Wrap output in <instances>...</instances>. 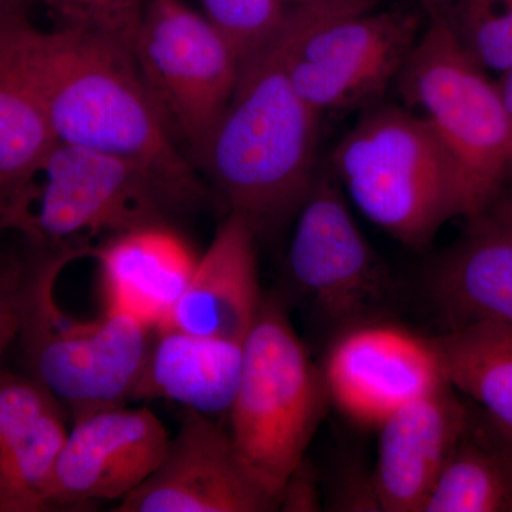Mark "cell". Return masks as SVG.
Wrapping results in <instances>:
<instances>
[{
    "mask_svg": "<svg viewBox=\"0 0 512 512\" xmlns=\"http://www.w3.org/2000/svg\"><path fill=\"white\" fill-rule=\"evenodd\" d=\"M427 22L419 0L355 15L289 9L275 40L293 86L320 116L362 113L394 87Z\"/></svg>",
    "mask_w": 512,
    "mask_h": 512,
    "instance_id": "cell-7",
    "label": "cell"
},
{
    "mask_svg": "<svg viewBox=\"0 0 512 512\" xmlns=\"http://www.w3.org/2000/svg\"><path fill=\"white\" fill-rule=\"evenodd\" d=\"M205 16L227 37L241 64L274 42L284 25L282 0H202Z\"/></svg>",
    "mask_w": 512,
    "mask_h": 512,
    "instance_id": "cell-24",
    "label": "cell"
},
{
    "mask_svg": "<svg viewBox=\"0 0 512 512\" xmlns=\"http://www.w3.org/2000/svg\"><path fill=\"white\" fill-rule=\"evenodd\" d=\"M427 19L446 30L485 72L512 66V0H419Z\"/></svg>",
    "mask_w": 512,
    "mask_h": 512,
    "instance_id": "cell-23",
    "label": "cell"
},
{
    "mask_svg": "<svg viewBox=\"0 0 512 512\" xmlns=\"http://www.w3.org/2000/svg\"><path fill=\"white\" fill-rule=\"evenodd\" d=\"M328 163L357 210L404 247H429L444 224L467 218L460 161L406 106L382 101L362 111Z\"/></svg>",
    "mask_w": 512,
    "mask_h": 512,
    "instance_id": "cell-3",
    "label": "cell"
},
{
    "mask_svg": "<svg viewBox=\"0 0 512 512\" xmlns=\"http://www.w3.org/2000/svg\"><path fill=\"white\" fill-rule=\"evenodd\" d=\"M286 9H301L326 16L355 15L380 8L386 0H282Z\"/></svg>",
    "mask_w": 512,
    "mask_h": 512,
    "instance_id": "cell-27",
    "label": "cell"
},
{
    "mask_svg": "<svg viewBox=\"0 0 512 512\" xmlns=\"http://www.w3.org/2000/svg\"><path fill=\"white\" fill-rule=\"evenodd\" d=\"M106 311L124 313L157 329L197 269L200 256L171 224L144 225L94 249Z\"/></svg>",
    "mask_w": 512,
    "mask_h": 512,
    "instance_id": "cell-17",
    "label": "cell"
},
{
    "mask_svg": "<svg viewBox=\"0 0 512 512\" xmlns=\"http://www.w3.org/2000/svg\"><path fill=\"white\" fill-rule=\"evenodd\" d=\"M330 403L322 366L313 363L284 303L265 295L244 343V367L229 410L242 461L279 500Z\"/></svg>",
    "mask_w": 512,
    "mask_h": 512,
    "instance_id": "cell-6",
    "label": "cell"
},
{
    "mask_svg": "<svg viewBox=\"0 0 512 512\" xmlns=\"http://www.w3.org/2000/svg\"><path fill=\"white\" fill-rule=\"evenodd\" d=\"M495 84H497L498 93H500L505 109L512 117V66L500 73V79Z\"/></svg>",
    "mask_w": 512,
    "mask_h": 512,
    "instance_id": "cell-30",
    "label": "cell"
},
{
    "mask_svg": "<svg viewBox=\"0 0 512 512\" xmlns=\"http://www.w3.org/2000/svg\"><path fill=\"white\" fill-rule=\"evenodd\" d=\"M29 18H0V201L56 146Z\"/></svg>",
    "mask_w": 512,
    "mask_h": 512,
    "instance_id": "cell-18",
    "label": "cell"
},
{
    "mask_svg": "<svg viewBox=\"0 0 512 512\" xmlns=\"http://www.w3.org/2000/svg\"><path fill=\"white\" fill-rule=\"evenodd\" d=\"M447 382L485 421L512 440V330L453 326L431 338Z\"/></svg>",
    "mask_w": 512,
    "mask_h": 512,
    "instance_id": "cell-20",
    "label": "cell"
},
{
    "mask_svg": "<svg viewBox=\"0 0 512 512\" xmlns=\"http://www.w3.org/2000/svg\"><path fill=\"white\" fill-rule=\"evenodd\" d=\"M133 53L168 133L195 163L232 99L241 60L214 23L181 0L147 3Z\"/></svg>",
    "mask_w": 512,
    "mask_h": 512,
    "instance_id": "cell-9",
    "label": "cell"
},
{
    "mask_svg": "<svg viewBox=\"0 0 512 512\" xmlns=\"http://www.w3.org/2000/svg\"><path fill=\"white\" fill-rule=\"evenodd\" d=\"M242 367L244 343L157 328L131 400H170L207 416L229 413Z\"/></svg>",
    "mask_w": 512,
    "mask_h": 512,
    "instance_id": "cell-19",
    "label": "cell"
},
{
    "mask_svg": "<svg viewBox=\"0 0 512 512\" xmlns=\"http://www.w3.org/2000/svg\"><path fill=\"white\" fill-rule=\"evenodd\" d=\"M35 50L57 141L141 165L188 211L210 204L211 192L148 93L133 47L74 30L36 29Z\"/></svg>",
    "mask_w": 512,
    "mask_h": 512,
    "instance_id": "cell-1",
    "label": "cell"
},
{
    "mask_svg": "<svg viewBox=\"0 0 512 512\" xmlns=\"http://www.w3.org/2000/svg\"><path fill=\"white\" fill-rule=\"evenodd\" d=\"M481 420H483L488 439H490L495 451H497L498 457H500L501 463H503L505 474H507L508 478V484H510L512 497V440L498 433L494 427H491L490 424L485 421L483 416H481Z\"/></svg>",
    "mask_w": 512,
    "mask_h": 512,
    "instance_id": "cell-28",
    "label": "cell"
},
{
    "mask_svg": "<svg viewBox=\"0 0 512 512\" xmlns=\"http://www.w3.org/2000/svg\"><path fill=\"white\" fill-rule=\"evenodd\" d=\"M43 0H0V18L2 16H15V18H28L30 10Z\"/></svg>",
    "mask_w": 512,
    "mask_h": 512,
    "instance_id": "cell-29",
    "label": "cell"
},
{
    "mask_svg": "<svg viewBox=\"0 0 512 512\" xmlns=\"http://www.w3.org/2000/svg\"><path fill=\"white\" fill-rule=\"evenodd\" d=\"M394 87L403 106L426 117L460 161L466 220L487 210L512 177V117L497 84L429 20Z\"/></svg>",
    "mask_w": 512,
    "mask_h": 512,
    "instance_id": "cell-8",
    "label": "cell"
},
{
    "mask_svg": "<svg viewBox=\"0 0 512 512\" xmlns=\"http://www.w3.org/2000/svg\"><path fill=\"white\" fill-rule=\"evenodd\" d=\"M443 384L394 413L379 427L372 474L379 511L420 512L454 448L473 424L476 410Z\"/></svg>",
    "mask_w": 512,
    "mask_h": 512,
    "instance_id": "cell-14",
    "label": "cell"
},
{
    "mask_svg": "<svg viewBox=\"0 0 512 512\" xmlns=\"http://www.w3.org/2000/svg\"><path fill=\"white\" fill-rule=\"evenodd\" d=\"M319 119L293 86L276 40L242 64L195 164L258 238L275 237L301 210L319 168Z\"/></svg>",
    "mask_w": 512,
    "mask_h": 512,
    "instance_id": "cell-2",
    "label": "cell"
},
{
    "mask_svg": "<svg viewBox=\"0 0 512 512\" xmlns=\"http://www.w3.org/2000/svg\"><path fill=\"white\" fill-rule=\"evenodd\" d=\"M279 500L242 461L231 433L183 409L161 466L116 512H269Z\"/></svg>",
    "mask_w": 512,
    "mask_h": 512,
    "instance_id": "cell-12",
    "label": "cell"
},
{
    "mask_svg": "<svg viewBox=\"0 0 512 512\" xmlns=\"http://www.w3.org/2000/svg\"><path fill=\"white\" fill-rule=\"evenodd\" d=\"M286 271L296 293L338 335L377 320L392 301L393 276L360 231L328 161L319 164L296 215Z\"/></svg>",
    "mask_w": 512,
    "mask_h": 512,
    "instance_id": "cell-10",
    "label": "cell"
},
{
    "mask_svg": "<svg viewBox=\"0 0 512 512\" xmlns=\"http://www.w3.org/2000/svg\"><path fill=\"white\" fill-rule=\"evenodd\" d=\"M55 29L110 37L133 47L143 18L141 0H43Z\"/></svg>",
    "mask_w": 512,
    "mask_h": 512,
    "instance_id": "cell-25",
    "label": "cell"
},
{
    "mask_svg": "<svg viewBox=\"0 0 512 512\" xmlns=\"http://www.w3.org/2000/svg\"><path fill=\"white\" fill-rule=\"evenodd\" d=\"M315 473L308 460H303L286 481L279 494L281 511H316L319 507Z\"/></svg>",
    "mask_w": 512,
    "mask_h": 512,
    "instance_id": "cell-26",
    "label": "cell"
},
{
    "mask_svg": "<svg viewBox=\"0 0 512 512\" xmlns=\"http://www.w3.org/2000/svg\"><path fill=\"white\" fill-rule=\"evenodd\" d=\"M507 188H508V190H510L512 192V177H511L510 183H508V185H507Z\"/></svg>",
    "mask_w": 512,
    "mask_h": 512,
    "instance_id": "cell-31",
    "label": "cell"
},
{
    "mask_svg": "<svg viewBox=\"0 0 512 512\" xmlns=\"http://www.w3.org/2000/svg\"><path fill=\"white\" fill-rule=\"evenodd\" d=\"M431 296L453 326L512 330V192L466 220L460 238L430 269Z\"/></svg>",
    "mask_w": 512,
    "mask_h": 512,
    "instance_id": "cell-15",
    "label": "cell"
},
{
    "mask_svg": "<svg viewBox=\"0 0 512 512\" xmlns=\"http://www.w3.org/2000/svg\"><path fill=\"white\" fill-rule=\"evenodd\" d=\"M420 512H512L507 474L477 409Z\"/></svg>",
    "mask_w": 512,
    "mask_h": 512,
    "instance_id": "cell-21",
    "label": "cell"
},
{
    "mask_svg": "<svg viewBox=\"0 0 512 512\" xmlns=\"http://www.w3.org/2000/svg\"><path fill=\"white\" fill-rule=\"evenodd\" d=\"M76 258L72 251H37L33 265H23L13 302L30 375L72 410L74 420L131 400L156 330L119 312L104 311L92 322L64 316L53 285Z\"/></svg>",
    "mask_w": 512,
    "mask_h": 512,
    "instance_id": "cell-5",
    "label": "cell"
},
{
    "mask_svg": "<svg viewBox=\"0 0 512 512\" xmlns=\"http://www.w3.org/2000/svg\"><path fill=\"white\" fill-rule=\"evenodd\" d=\"M322 370L330 403L372 429L448 383L431 338L380 320L336 335Z\"/></svg>",
    "mask_w": 512,
    "mask_h": 512,
    "instance_id": "cell-11",
    "label": "cell"
},
{
    "mask_svg": "<svg viewBox=\"0 0 512 512\" xmlns=\"http://www.w3.org/2000/svg\"><path fill=\"white\" fill-rule=\"evenodd\" d=\"M67 437L57 404L19 436L0 441V511L52 510L50 491Z\"/></svg>",
    "mask_w": 512,
    "mask_h": 512,
    "instance_id": "cell-22",
    "label": "cell"
},
{
    "mask_svg": "<svg viewBox=\"0 0 512 512\" xmlns=\"http://www.w3.org/2000/svg\"><path fill=\"white\" fill-rule=\"evenodd\" d=\"M0 208L2 227L33 247L90 256L107 239L188 211L141 165L60 141Z\"/></svg>",
    "mask_w": 512,
    "mask_h": 512,
    "instance_id": "cell-4",
    "label": "cell"
},
{
    "mask_svg": "<svg viewBox=\"0 0 512 512\" xmlns=\"http://www.w3.org/2000/svg\"><path fill=\"white\" fill-rule=\"evenodd\" d=\"M255 229L229 211L170 318L160 328L245 343L265 295L259 285Z\"/></svg>",
    "mask_w": 512,
    "mask_h": 512,
    "instance_id": "cell-16",
    "label": "cell"
},
{
    "mask_svg": "<svg viewBox=\"0 0 512 512\" xmlns=\"http://www.w3.org/2000/svg\"><path fill=\"white\" fill-rule=\"evenodd\" d=\"M170 441L146 407L114 406L74 420L50 491L52 510L123 501L156 473Z\"/></svg>",
    "mask_w": 512,
    "mask_h": 512,
    "instance_id": "cell-13",
    "label": "cell"
}]
</instances>
